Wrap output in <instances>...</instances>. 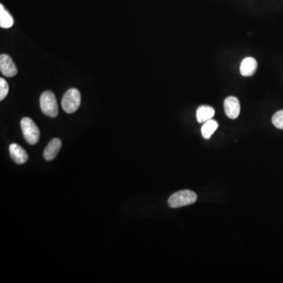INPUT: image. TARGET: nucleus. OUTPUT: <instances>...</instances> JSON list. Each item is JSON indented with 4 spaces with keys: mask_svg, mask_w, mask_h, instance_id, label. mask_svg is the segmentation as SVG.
Masks as SVG:
<instances>
[{
    "mask_svg": "<svg viewBox=\"0 0 283 283\" xmlns=\"http://www.w3.org/2000/svg\"><path fill=\"white\" fill-rule=\"evenodd\" d=\"M198 196L194 191L189 190L178 191L169 198V205L171 208H180L195 203Z\"/></svg>",
    "mask_w": 283,
    "mask_h": 283,
    "instance_id": "obj_1",
    "label": "nucleus"
},
{
    "mask_svg": "<svg viewBox=\"0 0 283 283\" xmlns=\"http://www.w3.org/2000/svg\"><path fill=\"white\" fill-rule=\"evenodd\" d=\"M42 112L49 117L55 118L58 115V106L56 98L51 90H46L39 99Z\"/></svg>",
    "mask_w": 283,
    "mask_h": 283,
    "instance_id": "obj_2",
    "label": "nucleus"
},
{
    "mask_svg": "<svg viewBox=\"0 0 283 283\" xmlns=\"http://www.w3.org/2000/svg\"><path fill=\"white\" fill-rule=\"evenodd\" d=\"M81 103V96L80 91L76 88L67 90L62 100V107L65 113H75L79 109Z\"/></svg>",
    "mask_w": 283,
    "mask_h": 283,
    "instance_id": "obj_3",
    "label": "nucleus"
},
{
    "mask_svg": "<svg viewBox=\"0 0 283 283\" xmlns=\"http://www.w3.org/2000/svg\"><path fill=\"white\" fill-rule=\"evenodd\" d=\"M21 128L25 139L30 145H35L39 142V130L34 121L29 117H24L21 121Z\"/></svg>",
    "mask_w": 283,
    "mask_h": 283,
    "instance_id": "obj_4",
    "label": "nucleus"
},
{
    "mask_svg": "<svg viewBox=\"0 0 283 283\" xmlns=\"http://www.w3.org/2000/svg\"><path fill=\"white\" fill-rule=\"evenodd\" d=\"M0 71L7 77H13L17 74V68L12 58L6 54L0 55Z\"/></svg>",
    "mask_w": 283,
    "mask_h": 283,
    "instance_id": "obj_5",
    "label": "nucleus"
},
{
    "mask_svg": "<svg viewBox=\"0 0 283 283\" xmlns=\"http://www.w3.org/2000/svg\"><path fill=\"white\" fill-rule=\"evenodd\" d=\"M226 115L230 119H236L240 114L241 106L239 99L234 96L227 97L224 101Z\"/></svg>",
    "mask_w": 283,
    "mask_h": 283,
    "instance_id": "obj_6",
    "label": "nucleus"
},
{
    "mask_svg": "<svg viewBox=\"0 0 283 283\" xmlns=\"http://www.w3.org/2000/svg\"><path fill=\"white\" fill-rule=\"evenodd\" d=\"M9 151L11 158L17 164H22L27 162L29 156L26 150L17 144H12L9 147Z\"/></svg>",
    "mask_w": 283,
    "mask_h": 283,
    "instance_id": "obj_7",
    "label": "nucleus"
},
{
    "mask_svg": "<svg viewBox=\"0 0 283 283\" xmlns=\"http://www.w3.org/2000/svg\"><path fill=\"white\" fill-rule=\"evenodd\" d=\"M62 143L59 138H53L50 141L43 151V157L46 160H52L57 157L62 148Z\"/></svg>",
    "mask_w": 283,
    "mask_h": 283,
    "instance_id": "obj_8",
    "label": "nucleus"
},
{
    "mask_svg": "<svg viewBox=\"0 0 283 283\" xmlns=\"http://www.w3.org/2000/svg\"><path fill=\"white\" fill-rule=\"evenodd\" d=\"M257 68V62L252 57H247L242 60L240 65V73L243 77L254 75Z\"/></svg>",
    "mask_w": 283,
    "mask_h": 283,
    "instance_id": "obj_9",
    "label": "nucleus"
},
{
    "mask_svg": "<svg viewBox=\"0 0 283 283\" xmlns=\"http://www.w3.org/2000/svg\"><path fill=\"white\" fill-rule=\"evenodd\" d=\"M215 115L214 108L208 106H201L197 110V120L199 123H205L213 119Z\"/></svg>",
    "mask_w": 283,
    "mask_h": 283,
    "instance_id": "obj_10",
    "label": "nucleus"
},
{
    "mask_svg": "<svg viewBox=\"0 0 283 283\" xmlns=\"http://www.w3.org/2000/svg\"><path fill=\"white\" fill-rule=\"evenodd\" d=\"M14 23L12 16L1 4L0 5V27L3 29H10L14 26Z\"/></svg>",
    "mask_w": 283,
    "mask_h": 283,
    "instance_id": "obj_11",
    "label": "nucleus"
},
{
    "mask_svg": "<svg viewBox=\"0 0 283 283\" xmlns=\"http://www.w3.org/2000/svg\"><path fill=\"white\" fill-rule=\"evenodd\" d=\"M218 123L214 120H209L204 123L203 126L201 128V134L204 138L208 139L211 138L213 134L215 132L216 130L218 128Z\"/></svg>",
    "mask_w": 283,
    "mask_h": 283,
    "instance_id": "obj_12",
    "label": "nucleus"
},
{
    "mask_svg": "<svg viewBox=\"0 0 283 283\" xmlns=\"http://www.w3.org/2000/svg\"><path fill=\"white\" fill-rule=\"evenodd\" d=\"M272 123L278 129H283V110L278 111L274 114Z\"/></svg>",
    "mask_w": 283,
    "mask_h": 283,
    "instance_id": "obj_13",
    "label": "nucleus"
},
{
    "mask_svg": "<svg viewBox=\"0 0 283 283\" xmlns=\"http://www.w3.org/2000/svg\"><path fill=\"white\" fill-rule=\"evenodd\" d=\"M9 92V86L4 78H0V100L3 101Z\"/></svg>",
    "mask_w": 283,
    "mask_h": 283,
    "instance_id": "obj_14",
    "label": "nucleus"
}]
</instances>
